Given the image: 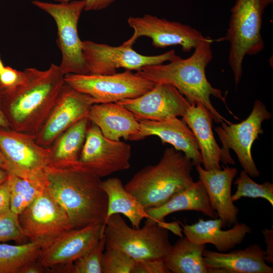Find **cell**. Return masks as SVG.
<instances>
[{
	"label": "cell",
	"mask_w": 273,
	"mask_h": 273,
	"mask_svg": "<svg viewBox=\"0 0 273 273\" xmlns=\"http://www.w3.org/2000/svg\"><path fill=\"white\" fill-rule=\"evenodd\" d=\"M23 72L20 83L0 92L2 107L11 129L35 134L65 83V75L54 64L45 70L28 68Z\"/></svg>",
	"instance_id": "6da1fadb"
},
{
	"label": "cell",
	"mask_w": 273,
	"mask_h": 273,
	"mask_svg": "<svg viewBox=\"0 0 273 273\" xmlns=\"http://www.w3.org/2000/svg\"><path fill=\"white\" fill-rule=\"evenodd\" d=\"M44 172L46 186L66 213L73 229L93 224L104 226L108 201L101 178L77 165L47 166Z\"/></svg>",
	"instance_id": "7a4b0ae2"
},
{
	"label": "cell",
	"mask_w": 273,
	"mask_h": 273,
	"mask_svg": "<svg viewBox=\"0 0 273 273\" xmlns=\"http://www.w3.org/2000/svg\"><path fill=\"white\" fill-rule=\"evenodd\" d=\"M215 40L209 38L201 43L193 54L187 59L179 56L166 64L145 67L136 73L155 83L169 84L175 87L190 104L200 103L206 107L216 123L232 122L226 119L215 109L210 101L212 96L220 99L226 106L229 113L237 118L229 109L226 96L221 91L213 87L207 80L206 68L212 59L211 44Z\"/></svg>",
	"instance_id": "3957f363"
},
{
	"label": "cell",
	"mask_w": 273,
	"mask_h": 273,
	"mask_svg": "<svg viewBox=\"0 0 273 273\" xmlns=\"http://www.w3.org/2000/svg\"><path fill=\"white\" fill-rule=\"evenodd\" d=\"M192 160L174 148L165 149L159 162L137 172L124 186L145 208L159 207L192 186Z\"/></svg>",
	"instance_id": "277c9868"
},
{
	"label": "cell",
	"mask_w": 273,
	"mask_h": 273,
	"mask_svg": "<svg viewBox=\"0 0 273 273\" xmlns=\"http://www.w3.org/2000/svg\"><path fill=\"white\" fill-rule=\"evenodd\" d=\"M263 10L260 0H236L231 10L226 35L219 38L230 43L228 62L236 87L242 77L245 56L256 55L264 47L260 32Z\"/></svg>",
	"instance_id": "5b68a950"
},
{
	"label": "cell",
	"mask_w": 273,
	"mask_h": 273,
	"mask_svg": "<svg viewBox=\"0 0 273 273\" xmlns=\"http://www.w3.org/2000/svg\"><path fill=\"white\" fill-rule=\"evenodd\" d=\"M106 249L121 250L135 260L163 259L171 248L168 230L158 224L129 226L120 214L110 216L104 225Z\"/></svg>",
	"instance_id": "8992f818"
},
{
	"label": "cell",
	"mask_w": 273,
	"mask_h": 273,
	"mask_svg": "<svg viewBox=\"0 0 273 273\" xmlns=\"http://www.w3.org/2000/svg\"><path fill=\"white\" fill-rule=\"evenodd\" d=\"M31 3L49 14L57 28V43L61 53L59 65L64 74H89L83 55L82 41L78 33V23L85 7L84 0L49 3L34 0Z\"/></svg>",
	"instance_id": "52a82bcc"
},
{
	"label": "cell",
	"mask_w": 273,
	"mask_h": 273,
	"mask_svg": "<svg viewBox=\"0 0 273 273\" xmlns=\"http://www.w3.org/2000/svg\"><path fill=\"white\" fill-rule=\"evenodd\" d=\"M271 116L265 106L256 100L251 113L246 119L236 124H228L222 121L220 126L215 127V130L222 145L220 161L225 165L235 164L230 153V150L232 149L243 170L252 177H259L260 173L252 158V146L259 139L258 135L263 133L262 123L270 119Z\"/></svg>",
	"instance_id": "ba28073f"
},
{
	"label": "cell",
	"mask_w": 273,
	"mask_h": 273,
	"mask_svg": "<svg viewBox=\"0 0 273 273\" xmlns=\"http://www.w3.org/2000/svg\"><path fill=\"white\" fill-rule=\"evenodd\" d=\"M64 79L76 90L93 97L96 104L135 98L156 84L128 70L110 75L67 74Z\"/></svg>",
	"instance_id": "9c48e42d"
},
{
	"label": "cell",
	"mask_w": 273,
	"mask_h": 273,
	"mask_svg": "<svg viewBox=\"0 0 273 273\" xmlns=\"http://www.w3.org/2000/svg\"><path fill=\"white\" fill-rule=\"evenodd\" d=\"M82 50L88 73L92 74H113L120 68L138 71L178 57L173 50L158 55L146 56L137 53L132 46L122 43L114 47L90 40L82 41Z\"/></svg>",
	"instance_id": "30bf717a"
},
{
	"label": "cell",
	"mask_w": 273,
	"mask_h": 273,
	"mask_svg": "<svg viewBox=\"0 0 273 273\" xmlns=\"http://www.w3.org/2000/svg\"><path fill=\"white\" fill-rule=\"evenodd\" d=\"M131 155L128 144L106 138L90 121L77 165L101 178L129 168Z\"/></svg>",
	"instance_id": "8fae6325"
},
{
	"label": "cell",
	"mask_w": 273,
	"mask_h": 273,
	"mask_svg": "<svg viewBox=\"0 0 273 273\" xmlns=\"http://www.w3.org/2000/svg\"><path fill=\"white\" fill-rule=\"evenodd\" d=\"M127 23L133 33L123 44L130 46H132L139 37L145 36L152 40V44L156 48L179 45L183 52H189L210 38L204 36L191 26L150 14L130 17Z\"/></svg>",
	"instance_id": "7c38bea8"
},
{
	"label": "cell",
	"mask_w": 273,
	"mask_h": 273,
	"mask_svg": "<svg viewBox=\"0 0 273 273\" xmlns=\"http://www.w3.org/2000/svg\"><path fill=\"white\" fill-rule=\"evenodd\" d=\"M0 149L9 163L8 173L28 178L44 177L49 149L36 143L35 134L0 127Z\"/></svg>",
	"instance_id": "4fadbf2b"
},
{
	"label": "cell",
	"mask_w": 273,
	"mask_h": 273,
	"mask_svg": "<svg viewBox=\"0 0 273 273\" xmlns=\"http://www.w3.org/2000/svg\"><path fill=\"white\" fill-rule=\"evenodd\" d=\"M19 220L23 234L30 241L55 240L73 229L66 213L47 186L19 214Z\"/></svg>",
	"instance_id": "5bb4252c"
},
{
	"label": "cell",
	"mask_w": 273,
	"mask_h": 273,
	"mask_svg": "<svg viewBox=\"0 0 273 273\" xmlns=\"http://www.w3.org/2000/svg\"><path fill=\"white\" fill-rule=\"evenodd\" d=\"M95 104L93 97L65 82L44 122L35 134L36 143L48 148L69 127L87 116L90 107Z\"/></svg>",
	"instance_id": "9a60e30c"
},
{
	"label": "cell",
	"mask_w": 273,
	"mask_h": 273,
	"mask_svg": "<svg viewBox=\"0 0 273 273\" xmlns=\"http://www.w3.org/2000/svg\"><path fill=\"white\" fill-rule=\"evenodd\" d=\"M129 110L139 120L160 121L183 117L190 104L173 86L164 83L133 99L117 101Z\"/></svg>",
	"instance_id": "2e32d148"
},
{
	"label": "cell",
	"mask_w": 273,
	"mask_h": 273,
	"mask_svg": "<svg viewBox=\"0 0 273 273\" xmlns=\"http://www.w3.org/2000/svg\"><path fill=\"white\" fill-rule=\"evenodd\" d=\"M104 230L102 224L71 229L45 247L38 260L45 268L70 266L96 244Z\"/></svg>",
	"instance_id": "e0dca14e"
},
{
	"label": "cell",
	"mask_w": 273,
	"mask_h": 273,
	"mask_svg": "<svg viewBox=\"0 0 273 273\" xmlns=\"http://www.w3.org/2000/svg\"><path fill=\"white\" fill-rule=\"evenodd\" d=\"M138 132L128 140L137 141L151 135L159 137L163 144L168 143L184 154L194 166L202 163V156L197 141L192 131L183 120L172 117L160 120H139Z\"/></svg>",
	"instance_id": "ac0fdd59"
},
{
	"label": "cell",
	"mask_w": 273,
	"mask_h": 273,
	"mask_svg": "<svg viewBox=\"0 0 273 273\" xmlns=\"http://www.w3.org/2000/svg\"><path fill=\"white\" fill-rule=\"evenodd\" d=\"M196 166L210 205L222 220L224 227L234 225L238 222L239 210L232 201L231 187L238 169L227 165L223 166V169L210 170L204 169L201 165Z\"/></svg>",
	"instance_id": "d6986e66"
},
{
	"label": "cell",
	"mask_w": 273,
	"mask_h": 273,
	"mask_svg": "<svg viewBox=\"0 0 273 273\" xmlns=\"http://www.w3.org/2000/svg\"><path fill=\"white\" fill-rule=\"evenodd\" d=\"M203 259L210 273H272L265 262V252L258 244L229 253L203 250Z\"/></svg>",
	"instance_id": "ffe728a7"
},
{
	"label": "cell",
	"mask_w": 273,
	"mask_h": 273,
	"mask_svg": "<svg viewBox=\"0 0 273 273\" xmlns=\"http://www.w3.org/2000/svg\"><path fill=\"white\" fill-rule=\"evenodd\" d=\"M183 232L191 242L198 244H213L220 252H225L242 243L251 229L245 223L236 222L232 228L222 230L220 218L204 220L200 218L191 224H182Z\"/></svg>",
	"instance_id": "44dd1931"
},
{
	"label": "cell",
	"mask_w": 273,
	"mask_h": 273,
	"mask_svg": "<svg viewBox=\"0 0 273 273\" xmlns=\"http://www.w3.org/2000/svg\"><path fill=\"white\" fill-rule=\"evenodd\" d=\"M87 117L104 136L111 140H127L140 128L139 120L132 112L117 102L93 105Z\"/></svg>",
	"instance_id": "7402d4cb"
},
{
	"label": "cell",
	"mask_w": 273,
	"mask_h": 273,
	"mask_svg": "<svg viewBox=\"0 0 273 273\" xmlns=\"http://www.w3.org/2000/svg\"><path fill=\"white\" fill-rule=\"evenodd\" d=\"M182 119L192 131L197 141L204 169H221L219 164L221 148L213 135V118L209 110L200 103L190 104Z\"/></svg>",
	"instance_id": "603a6c76"
},
{
	"label": "cell",
	"mask_w": 273,
	"mask_h": 273,
	"mask_svg": "<svg viewBox=\"0 0 273 273\" xmlns=\"http://www.w3.org/2000/svg\"><path fill=\"white\" fill-rule=\"evenodd\" d=\"M180 211H196L212 218H218L210 205L205 187L199 179L189 187L176 193L163 205L146 209L148 218L145 224L154 225L164 221L168 215Z\"/></svg>",
	"instance_id": "cb8c5ba5"
},
{
	"label": "cell",
	"mask_w": 273,
	"mask_h": 273,
	"mask_svg": "<svg viewBox=\"0 0 273 273\" xmlns=\"http://www.w3.org/2000/svg\"><path fill=\"white\" fill-rule=\"evenodd\" d=\"M90 122L84 117L61 134L48 147V165L66 167L77 165Z\"/></svg>",
	"instance_id": "d4e9b609"
},
{
	"label": "cell",
	"mask_w": 273,
	"mask_h": 273,
	"mask_svg": "<svg viewBox=\"0 0 273 273\" xmlns=\"http://www.w3.org/2000/svg\"><path fill=\"white\" fill-rule=\"evenodd\" d=\"M102 186L108 201L105 223L112 215L120 214L125 216L134 228H140L142 220L148 218V215L145 208L125 189L121 180L117 177L109 178L102 181Z\"/></svg>",
	"instance_id": "484cf974"
},
{
	"label": "cell",
	"mask_w": 273,
	"mask_h": 273,
	"mask_svg": "<svg viewBox=\"0 0 273 273\" xmlns=\"http://www.w3.org/2000/svg\"><path fill=\"white\" fill-rule=\"evenodd\" d=\"M205 248V244H196L183 237L172 245L163 260L171 272L210 273L203 259Z\"/></svg>",
	"instance_id": "4316f807"
},
{
	"label": "cell",
	"mask_w": 273,
	"mask_h": 273,
	"mask_svg": "<svg viewBox=\"0 0 273 273\" xmlns=\"http://www.w3.org/2000/svg\"><path fill=\"white\" fill-rule=\"evenodd\" d=\"M54 240L43 239L17 245L0 243V273H20L27 263L38 259Z\"/></svg>",
	"instance_id": "83f0119b"
},
{
	"label": "cell",
	"mask_w": 273,
	"mask_h": 273,
	"mask_svg": "<svg viewBox=\"0 0 273 273\" xmlns=\"http://www.w3.org/2000/svg\"><path fill=\"white\" fill-rule=\"evenodd\" d=\"M10 209L19 214L40 194L46 186L44 177L28 178L9 173Z\"/></svg>",
	"instance_id": "f1b7e54d"
},
{
	"label": "cell",
	"mask_w": 273,
	"mask_h": 273,
	"mask_svg": "<svg viewBox=\"0 0 273 273\" xmlns=\"http://www.w3.org/2000/svg\"><path fill=\"white\" fill-rule=\"evenodd\" d=\"M237 190L232 196L233 202L243 197L261 198L266 200L273 206V184L265 181L261 184L254 181L249 175L242 170L240 175L234 182Z\"/></svg>",
	"instance_id": "f546056e"
},
{
	"label": "cell",
	"mask_w": 273,
	"mask_h": 273,
	"mask_svg": "<svg viewBox=\"0 0 273 273\" xmlns=\"http://www.w3.org/2000/svg\"><path fill=\"white\" fill-rule=\"evenodd\" d=\"M105 244L106 241L103 236L90 250L72 264L70 272L103 273L102 258Z\"/></svg>",
	"instance_id": "4dcf8cb0"
},
{
	"label": "cell",
	"mask_w": 273,
	"mask_h": 273,
	"mask_svg": "<svg viewBox=\"0 0 273 273\" xmlns=\"http://www.w3.org/2000/svg\"><path fill=\"white\" fill-rule=\"evenodd\" d=\"M135 260L124 252L108 249L102 258L103 273H133Z\"/></svg>",
	"instance_id": "1f68e13d"
},
{
	"label": "cell",
	"mask_w": 273,
	"mask_h": 273,
	"mask_svg": "<svg viewBox=\"0 0 273 273\" xmlns=\"http://www.w3.org/2000/svg\"><path fill=\"white\" fill-rule=\"evenodd\" d=\"M27 240L20 224L19 214L10 209L0 215V242L14 241L23 244Z\"/></svg>",
	"instance_id": "d6a6232c"
},
{
	"label": "cell",
	"mask_w": 273,
	"mask_h": 273,
	"mask_svg": "<svg viewBox=\"0 0 273 273\" xmlns=\"http://www.w3.org/2000/svg\"><path fill=\"white\" fill-rule=\"evenodd\" d=\"M163 259L135 260L133 273H169Z\"/></svg>",
	"instance_id": "836d02e7"
},
{
	"label": "cell",
	"mask_w": 273,
	"mask_h": 273,
	"mask_svg": "<svg viewBox=\"0 0 273 273\" xmlns=\"http://www.w3.org/2000/svg\"><path fill=\"white\" fill-rule=\"evenodd\" d=\"M23 76V71H19L10 66H5L0 73V92L16 86L21 82Z\"/></svg>",
	"instance_id": "e575fe53"
},
{
	"label": "cell",
	"mask_w": 273,
	"mask_h": 273,
	"mask_svg": "<svg viewBox=\"0 0 273 273\" xmlns=\"http://www.w3.org/2000/svg\"><path fill=\"white\" fill-rule=\"evenodd\" d=\"M56 3L68 2L73 0H54ZM84 11H100L109 7L116 0H84Z\"/></svg>",
	"instance_id": "d590c367"
},
{
	"label": "cell",
	"mask_w": 273,
	"mask_h": 273,
	"mask_svg": "<svg viewBox=\"0 0 273 273\" xmlns=\"http://www.w3.org/2000/svg\"><path fill=\"white\" fill-rule=\"evenodd\" d=\"M10 209V188L7 179L0 185V215Z\"/></svg>",
	"instance_id": "8d00e7d4"
},
{
	"label": "cell",
	"mask_w": 273,
	"mask_h": 273,
	"mask_svg": "<svg viewBox=\"0 0 273 273\" xmlns=\"http://www.w3.org/2000/svg\"><path fill=\"white\" fill-rule=\"evenodd\" d=\"M266 249L265 251V260L268 263H273V229H265L262 231Z\"/></svg>",
	"instance_id": "74e56055"
},
{
	"label": "cell",
	"mask_w": 273,
	"mask_h": 273,
	"mask_svg": "<svg viewBox=\"0 0 273 273\" xmlns=\"http://www.w3.org/2000/svg\"><path fill=\"white\" fill-rule=\"evenodd\" d=\"M44 269L45 268L37 259L26 264L20 273H41L44 271Z\"/></svg>",
	"instance_id": "f35d334b"
},
{
	"label": "cell",
	"mask_w": 273,
	"mask_h": 273,
	"mask_svg": "<svg viewBox=\"0 0 273 273\" xmlns=\"http://www.w3.org/2000/svg\"><path fill=\"white\" fill-rule=\"evenodd\" d=\"M158 225L168 230L171 231L176 235L178 236L180 238L183 237L181 232L183 229H181L178 222H173L171 223L165 222L164 221H161L158 224Z\"/></svg>",
	"instance_id": "ab89813d"
},
{
	"label": "cell",
	"mask_w": 273,
	"mask_h": 273,
	"mask_svg": "<svg viewBox=\"0 0 273 273\" xmlns=\"http://www.w3.org/2000/svg\"><path fill=\"white\" fill-rule=\"evenodd\" d=\"M0 127L11 128L8 121L4 113L2 107L1 93L0 92Z\"/></svg>",
	"instance_id": "60d3db41"
},
{
	"label": "cell",
	"mask_w": 273,
	"mask_h": 273,
	"mask_svg": "<svg viewBox=\"0 0 273 273\" xmlns=\"http://www.w3.org/2000/svg\"><path fill=\"white\" fill-rule=\"evenodd\" d=\"M9 168V163L0 149V168L8 172Z\"/></svg>",
	"instance_id": "b9f144b4"
},
{
	"label": "cell",
	"mask_w": 273,
	"mask_h": 273,
	"mask_svg": "<svg viewBox=\"0 0 273 273\" xmlns=\"http://www.w3.org/2000/svg\"><path fill=\"white\" fill-rule=\"evenodd\" d=\"M8 176L9 173L7 171L0 168V185L7 180Z\"/></svg>",
	"instance_id": "7bdbcfd3"
},
{
	"label": "cell",
	"mask_w": 273,
	"mask_h": 273,
	"mask_svg": "<svg viewBox=\"0 0 273 273\" xmlns=\"http://www.w3.org/2000/svg\"><path fill=\"white\" fill-rule=\"evenodd\" d=\"M261 4L264 9L265 7L271 4L273 2V0H260Z\"/></svg>",
	"instance_id": "ee69618b"
},
{
	"label": "cell",
	"mask_w": 273,
	"mask_h": 273,
	"mask_svg": "<svg viewBox=\"0 0 273 273\" xmlns=\"http://www.w3.org/2000/svg\"><path fill=\"white\" fill-rule=\"evenodd\" d=\"M4 68H5V66L3 64L2 60L1 59V55H0V73L3 71Z\"/></svg>",
	"instance_id": "f6af8a7d"
}]
</instances>
